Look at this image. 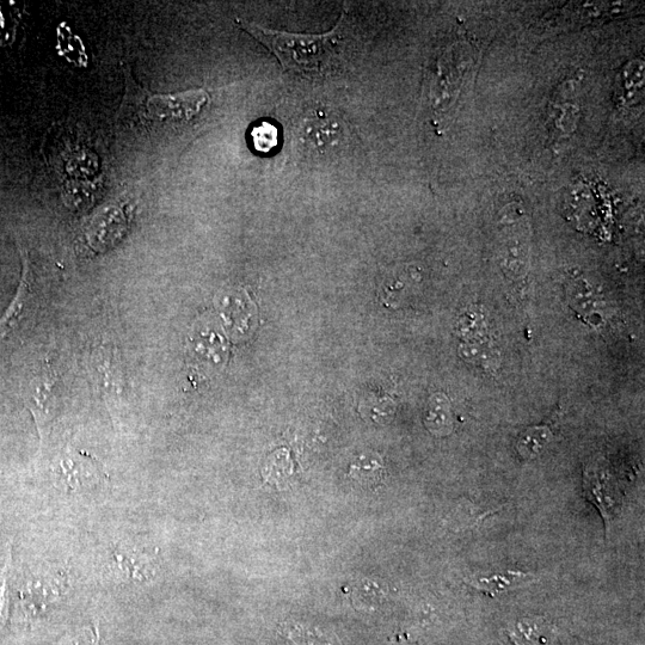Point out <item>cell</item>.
Returning <instances> with one entry per match:
<instances>
[{"label": "cell", "mask_w": 645, "mask_h": 645, "mask_svg": "<svg viewBox=\"0 0 645 645\" xmlns=\"http://www.w3.org/2000/svg\"><path fill=\"white\" fill-rule=\"evenodd\" d=\"M239 26L273 52L286 71L306 77L324 76L340 63L341 22L329 33L319 35L278 32L247 21H239Z\"/></svg>", "instance_id": "1"}, {"label": "cell", "mask_w": 645, "mask_h": 645, "mask_svg": "<svg viewBox=\"0 0 645 645\" xmlns=\"http://www.w3.org/2000/svg\"><path fill=\"white\" fill-rule=\"evenodd\" d=\"M108 568L110 575L121 583L145 585L155 579L158 561L150 550L122 544L110 555Z\"/></svg>", "instance_id": "2"}, {"label": "cell", "mask_w": 645, "mask_h": 645, "mask_svg": "<svg viewBox=\"0 0 645 645\" xmlns=\"http://www.w3.org/2000/svg\"><path fill=\"white\" fill-rule=\"evenodd\" d=\"M53 472L59 488L70 494L86 493L98 487L104 477L94 459L75 451L61 453Z\"/></svg>", "instance_id": "3"}, {"label": "cell", "mask_w": 645, "mask_h": 645, "mask_svg": "<svg viewBox=\"0 0 645 645\" xmlns=\"http://www.w3.org/2000/svg\"><path fill=\"white\" fill-rule=\"evenodd\" d=\"M210 101L204 89L178 92L174 95H153L147 101L151 118L168 121H190Z\"/></svg>", "instance_id": "4"}, {"label": "cell", "mask_w": 645, "mask_h": 645, "mask_svg": "<svg viewBox=\"0 0 645 645\" xmlns=\"http://www.w3.org/2000/svg\"><path fill=\"white\" fill-rule=\"evenodd\" d=\"M22 256V276L20 286L14 300L5 311L4 316L0 318V341L8 339L9 336L23 325L27 319L33 315L36 305L35 278L30 268V261L26 251H21Z\"/></svg>", "instance_id": "5"}, {"label": "cell", "mask_w": 645, "mask_h": 645, "mask_svg": "<svg viewBox=\"0 0 645 645\" xmlns=\"http://www.w3.org/2000/svg\"><path fill=\"white\" fill-rule=\"evenodd\" d=\"M92 361H94L97 384L103 396L110 404L119 403L124 389V380H122L118 353L110 348H98L92 355Z\"/></svg>", "instance_id": "6"}, {"label": "cell", "mask_w": 645, "mask_h": 645, "mask_svg": "<svg viewBox=\"0 0 645 645\" xmlns=\"http://www.w3.org/2000/svg\"><path fill=\"white\" fill-rule=\"evenodd\" d=\"M66 591V579L63 574H52L28 581L21 591L23 606L36 614L53 605Z\"/></svg>", "instance_id": "7"}, {"label": "cell", "mask_w": 645, "mask_h": 645, "mask_svg": "<svg viewBox=\"0 0 645 645\" xmlns=\"http://www.w3.org/2000/svg\"><path fill=\"white\" fill-rule=\"evenodd\" d=\"M54 382L51 377L43 376L34 383L33 391L29 392L27 404L32 411L41 440L46 438L49 426L58 413V399L55 395Z\"/></svg>", "instance_id": "8"}, {"label": "cell", "mask_w": 645, "mask_h": 645, "mask_svg": "<svg viewBox=\"0 0 645 645\" xmlns=\"http://www.w3.org/2000/svg\"><path fill=\"white\" fill-rule=\"evenodd\" d=\"M586 491L587 497L595 506L599 507L601 514L604 515L606 526H608L618 512L622 497L617 493L611 481L605 477L598 479L593 475L587 476Z\"/></svg>", "instance_id": "9"}, {"label": "cell", "mask_w": 645, "mask_h": 645, "mask_svg": "<svg viewBox=\"0 0 645 645\" xmlns=\"http://www.w3.org/2000/svg\"><path fill=\"white\" fill-rule=\"evenodd\" d=\"M531 577L532 575L521 573V571H507L505 574H496L470 580V585L478 589V591L493 595L494 597V595L524 586Z\"/></svg>", "instance_id": "10"}, {"label": "cell", "mask_w": 645, "mask_h": 645, "mask_svg": "<svg viewBox=\"0 0 645 645\" xmlns=\"http://www.w3.org/2000/svg\"><path fill=\"white\" fill-rule=\"evenodd\" d=\"M425 422L427 428L435 435H447L452 430L451 404L442 395H435L430 399Z\"/></svg>", "instance_id": "11"}, {"label": "cell", "mask_w": 645, "mask_h": 645, "mask_svg": "<svg viewBox=\"0 0 645 645\" xmlns=\"http://www.w3.org/2000/svg\"><path fill=\"white\" fill-rule=\"evenodd\" d=\"M551 433L548 428L537 427L527 430L518 444V451L522 457L531 459L542 453L551 440Z\"/></svg>", "instance_id": "12"}, {"label": "cell", "mask_w": 645, "mask_h": 645, "mask_svg": "<svg viewBox=\"0 0 645 645\" xmlns=\"http://www.w3.org/2000/svg\"><path fill=\"white\" fill-rule=\"evenodd\" d=\"M255 149L260 152H270L278 145V129L269 122H262L251 132Z\"/></svg>", "instance_id": "13"}, {"label": "cell", "mask_w": 645, "mask_h": 645, "mask_svg": "<svg viewBox=\"0 0 645 645\" xmlns=\"http://www.w3.org/2000/svg\"><path fill=\"white\" fill-rule=\"evenodd\" d=\"M11 554L8 557L0 571V631L6 623L9 613V576H10Z\"/></svg>", "instance_id": "14"}, {"label": "cell", "mask_w": 645, "mask_h": 645, "mask_svg": "<svg viewBox=\"0 0 645 645\" xmlns=\"http://www.w3.org/2000/svg\"><path fill=\"white\" fill-rule=\"evenodd\" d=\"M383 465L380 460L372 457L360 459L359 464L354 466L356 478L361 482H376L382 475Z\"/></svg>", "instance_id": "15"}, {"label": "cell", "mask_w": 645, "mask_h": 645, "mask_svg": "<svg viewBox=\"0 0 645 645\" xmlns=\"http://www.w3.org/2000/svg\"><path fill=\"white\" fill-rule=\"evenodd\" d=\"M70 174L73 175H90L94 174L97 170V159L95 156H82L78 155L71 159L69 167H67Z\"/></svg>", "instance_id": "16"}, {"label": "cell", "mask_w": 645, "mask_h": 645, "mask_svg": "<svg viewBox=\"0 0 645 645\" xmlns=\"http://www.w3.org/2000/svg\"><path fill=\"white\" fill-rule=\"evenodd\" d=\"M92 640L85 641L82 637L73 638V640L66 641L60 645H91Z\"/></svg>", "instance_id": "17"}]
</instances>
